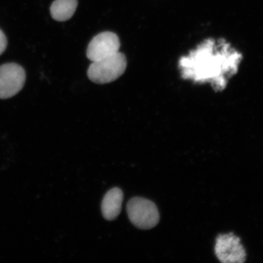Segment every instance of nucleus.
Returning <instances> with one entry per match:
<instances>
[{"mask_svg": "<svg viewBox=\"0 0 263 263\" xmlns=\"http://www.w3.org/2000/svg\"><path fill=\"white\" fill-rule=\"evenodd\" d=\"M8 41L4 32L0 29V55H2L7 47Z\"/></svg>", "mask_w": 263, "mask_h": 263, "instance_id": "obj_9", "label": "nucleus"}, {"mask_svg": "<svg viewBox=\"0 0 263 263\" xmlns=\"http://www.w3.org/2000/svg\"><path fill=\"white\" fill-rule=\"evenodd\" d=\"M127 212L130 222L140 229H152L160 221V214L155 203L143 197L132 198L127 203Z\"/></svg>", "mask_w": 263, "mask_h": 263, "instance_id": "obj_3", "label": "nucleus"}, {"mask_svg": "<svg viewBox=\"0 0 263 263\" xmlns=\"http://www.w3.org/2000/svg\"><path fill=\"white\" fill-rule=\"evenodd\" d=\"M123 193L122 190L114 188L108 191L102 202L101 210L104 218L112 221L120 215L122 206Z\"/></svg>", "mask_w": 263, "mask_h": 263, "instance_id": "obj_7", "label": "nucleus"}, {"mask_svg": "<svg viewBox=\"0 0 263 263\" xmlns=\"http://www.w3.org/2000/svg\"><path fill=\"white\" fill-rule=\"evenodd\" d=\"M25 81V71L22 66L15 63L0 66V99L15 96L24 87Z\"/></svg>", "mask_w": 263, "mask_h": 263, "instance_id": "obj_5", "label": "nucleus"}, {"mask_svg": "<svg viewBox=\"0 0 263 263\" xmlns=\"http://www.w3.org/2000/svg\"><path fill=\"white\" fill-rule=\"evenodd\" d=\"M120 48V39L116 34L109 31L101 32L88 45L87 57L92 62L100 61L116 54Z\"/></svg>", "mask_w": 263, "mask_h": 263, "instance_id": "obj_6", "label": "nucleus"}, {"mask_svg": "<svg viewBox=\"0 0 263 263\" xmlns=\"http://www.w3.org/2000/svg\"><path fill=\"white\" fill-rule=\"evenodd\" d=\"M77 6V0H55L51 6V15L55 21H67L73 15Z\"/></svg>", "mask_w": 263, "mask_h": 263, "instance_id": "obj_8", "label": "nucleus"}, {"mask_svg": "<svg viewBox=\"0 0 263 263\" xmlns=\"http://www.w3.org/2000/svg\"><path fill=\"white\" fill-rule=\"evenodd\" d=\"M215 252L222 263H242L246 260V252L241 239L233 233L217 236Z\"/></svg>", "mask_w": 263, "mask_h": 263, "instance_id": "obj_4", "label": "nucleus"}, {"mask_svg": "<svg viewBox=\"0 0 263 263\" xmlns=\"http://www.w3.org/2000/svg\"><path fill=\"white\" fill-rule=\"evenodd\" d=\"M241 55L225 41L209 39L180 59L179 68L185 79L212 82L216 89L226 87L227 77L238 70Z\"/></svg>", "mask_w": 263, "mask_h": 263, "instance_id": "obj_1", "label": "nucleus"}, {"mask_svg": "<svg viewBox=\"0 0 263 263\" xmlns=\"http://www.w3.org/2000/svg\"><path fill=\"white\" fill-rule=\"evenodd\" d=\"M126 67V57L118 52L111 57L92 62L88 69L87 75L95 83L105 84L115 81L121 77Z\"/></svg>", "mask_w": 263, "mask_h": 263, "instance_id": "obj_2", "label": "nucleus"}]
</instances>
